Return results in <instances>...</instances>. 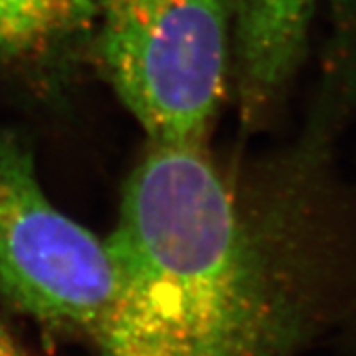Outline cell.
Wrapping results in <instances>:
<instances>
[{
  "mask_svg": "<svg viewBox=\"0 0 356 356\" xmlns=\"http://www.w3.org/2000/svg\"><path fill=\"white\" fill-rule=\"evenodd\" d=\"M316 0H235L232 56L246 111L266 108L302 63Z\"/></svg>",
  "mask_w": 356,
  "mask_h": 356,
  "instance_id": "obj_4",
  "label": "cell"
},
{
  "mask_svg": "<svg viewBox=\"0 0 356 356\" xmlns=\"http://www.w3.org/2000/svg\"><path fill=\"white\" fill-rule=\"evenodd\" d=\"M99 0H0V65L49 74L92 45Z\"/></svg>",
  "mask_w": 356,
  "mask_h": 356,
  "instance_id": "obj_5",
  "label": "cell"
},
{
  "mask_svg": "<svg viewBox=\"0 0 356 356\" xmlns=\"http://www.w3.org/2000/svg\"><path fill=\"white\" fill-rule=\"evenodd\" d=\"M114 288L105 239L54 207L31 145L0 129V300L45 327L92 339Z\"/></svg>",
  "mask_w": 356,
  "mask_h": 356,
  "instance_id": "obj_3",
  "label": "cell"
},
{
  "mask_svg": "<svg viewBox=\"0 0 356 356\" xmlns=\"http://www.w3.org/2000/svg\"><path fill=\"white\" fill-rule=\"evenodd\" d=\"M356 89L327 80L302 145L257 203L203 145H156L134 168L107 243L116 288L102 356H293L349 262L334 138Z\"/></svg>",
  "mask_w": 356,
  "mask_h": 356,
  "instance_id": "obj_1",
  "label": "cell"
},
{
  "mask_svg": "<svg viewBox=\"0 0 356 356\" xmlns=\"http://www.w3.org/2000/svg\"><path fill=\"white\" fill-rule=\"evenodd\" d=\"M235 0H99L92 53L150 143L203 145L232 58Z\"/></svg>",
  "mask_w": 356,
  "mask_h": 356,
  "instance_id": "obj_2",
  "label": "cell"
}]
</instances>
